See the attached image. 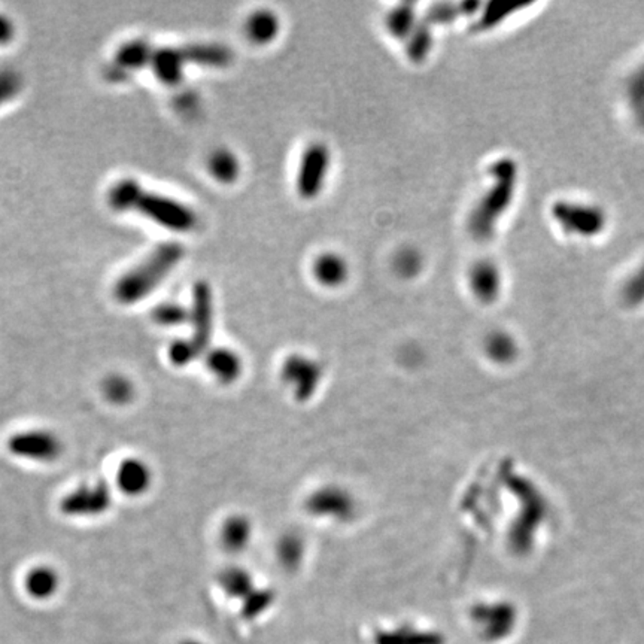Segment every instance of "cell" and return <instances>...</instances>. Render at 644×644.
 <instances>
[{
  "label": "cell",
  "instance_id": "6da1fadb",
  "mask_svg": "<svg viewBox=\"0 0 644 644\" xmlns=\"http://www.w3.org/2000/svg\"><path fill=\"white\" fill-rule=\"evenodd\" d=\"M108 201L113 210H134L166 230L189 233L197 226V214L190 206L173 197L152 193L138 181H118L109 191Z\"/></svg>",
  "mask_w": 644,
  "mask_h": 644
},
{
  "label": "cell",
  "instance_id": "7a4b0ae2",
  "mask_svg": "<svg viewBox=\"0 0 644 644\" xmlns=\"http://www.w3.org/2000/svg\"><path fill=\"white\" fill-rule=\"evenodd\" d=\"M491 184L479 199L469 218L473 238L488 242L494 238L498 222L511 210L518 189V164L509 157L495 160L490 166Z\"/></svg>",
  "mask_w": 644,
  "mask_h": 644
},
{
  "label": "cell",
  "instance_id": "3957f363",
  "mask_svg": "<svg viewBox=\"0 0 644 644\" xmlns=\"http://www.w3.org/2000/svg\"><path fill=\"white\" fill-rule=\"evenodd\" d=\"M180 243H164L151 252L142 263L122 275L113 287V298L122 306L138 305L154 293L184 259Z\"/></svg>",
  "mask_w": 644,
  "mask_h": 644
},
{
  "label": "cell",
  "instance_id": "277c9868",
  "mask_svg": "<svg viewBox=\"0 0 644 644\" xmlns=\"http://www.w3.org/2000/svg\"><path fill=\"white\" fill-rule=\"evenodd\" d=\"M11 455L36 464H53L63 456L64 442L57 431L45 427L17 431L6 442Z\"/></svg>",
  "mask_w": 644,
  "mask_h": 644
},
{
  "label": "cell",
  "instance_id": "5b68a950",
  "mask_svg": "<svg viewBox=\"0 0 644 644\" xmlns=\"http://www.w3.org/2000/svg\"><path fill=\"white\" fill-rule=\"evenodd\" d=\"M551 214L561 230L573 238H599L606 230V212L594 203L560 200L552 206Z\"/></svg>",
  "mask_w": 644,
  "mask_h": 644
},
{
  "label": "cell",
  "instance_id": "8992f818",
  "mask_svg": "<svg viewBox=\"0 0 644 644\" xmlns=\"http://www.w3.org/2000/svg\"><path fill=\"white\" fill-rule=\"evenodd\" d=\"M113 504L111 486L103 481L83 482L60 500L62 515L73 519H96L106 515Z\"/></svg>",
  "mask_w": 644,
  "mask_h": 644
},
{
  "label": "cell",
  "instance_id": "52a82bcc",
  "mask_svg": "<svg viewBox=\"0 0 644 644\" xmlns=\"http://www.w3.org/2000/svg\"><path fill=\"white\" fill-rule=\"evenodd\" d=\"M330 148L324 142H312L306 147L298 163L296 189L305 200H314L326 187L330 173Z\"/></svg>",
  "mask_w": 644,
  "mask_h": 644
},
{
  "label": "cell",
  "instance_id": "ba28073f",
  "mask_svg": "<svg viewBox=\"0 0 644 644\" xmlns=\"http://www.w3.org/2000/svg\"><path fill=\"white\" fill-rule=\"evenodd\" d=\"M324 370L318 361L305 354L287 356L280 366V379L288 386L296 400L305 402L321 385Z\"/></svg>",
  "mask_w": 644,
  "mask_h": 644
},
{
  "label": "cell",
  "instance_id": "9c48e42d",
  "mask_svg": "<svg viewBox=\"0 0 644 644\" xmlns=\"http://www.w3.org/2000/svg\"><path fill=\"white\" fill-rule=\"evenodd\" d=\"M306 511L315 518L347 522L356 515V498L342 486H322L306 500Z\"/></svg>",
  "mask_w": 644,
  "mask_h": 644
},
{
  "label": "cell",
  "instance_id": "30bf717a",
  "mask_svg": "<svg viewBox=\"0 0 644 644\" xmlns=\"http://www.w3.org/2000/svg\"><path fill=\"white\" fill-rule=\"evenodd\" d=\"M189 324L193 327V335L189 340L196 347L199 356H203L210 347L214 331V298L210 287L206 282H197L194 287Z\"/></svg>",
  "mask_w": 644,
  "mask_h": 644
},
{
  "label": "cell",
  "instance_id": "8fae6325",
  "mask_svg": "<svg viewBox=\"0 0 644 644\" xmlns=\"http://www.w3.org/2000/svg\"><path fill=\"white\" fill-rule=\"evenodd\" d=\"M154 485V470L139 456H127L115 470V486L122 495L139 498L147 495Z\"/></svg>",
  "mask_w": 644,
  "mask_h": 644
},
{
  "label": "cell",
  "instance_id": "7c38bea8",
  "mask_svg": "<svg viewBox=\"0 0 644 644\" xmlns=\"http://www.w3.org/2000/svg\"><path fill=\"white\" fill-rule=\"evenodd\" d=\"M205 365L220 385H233L243 375L242 356L229 346L210 347L205 354Z\"/></svg>",
  "mask_w": 644,
  "mask_h": 644
},
{
  "label": "cell",
  "instance_id": "4fadbf2b",
  "mask_svg": "<svg viewBox=\"0 0 644 644\" xmlns=\"http://www.w3.org/2000/svg\"><path fill=\"white\" fill-rule=\"evenodd\" d=\"M469 285L473 296L483 305L494 303L502 293L503 278L497 264L490 259L477 261L469 273Z\"/></svg>",
  "mask_w": 644,
  "mask_h": 644
},
{
  "label": "cell",
  "instance_id": "5bb4252c",
  "mask_svg": "<svg viewBox=\"0 0 644 644\" xmlns=\"http://www.w3.org/2000/svg\"><path fill=\"white\" fill-rule=\"evenodd\" d=\"M254 537V525L248 516L230 515L222 521L220 528V543L227 553L239 555L249 548Z\"/></svg>",
  "mask_w": 644,
  "mask_h": 644
},
{
  "label": "cell",
  "instance_id": "9a60e30c",
  "mask_svg": "<svg viewBox=\"0 0 644 644\" xmlns=\"http://www.w3.org/2000/svg\"><path fill=\"white\" fill-rule=\"evenodd\" d=\"M60 583L62 579L59 571L50 564L34 565L32 569L27 570L23 581L25 594L36 601L53 599L59 592Z\"/></svg>",
  "mask_w": 644,
  "mask_h": 644
},
{
  "label": "cell",
  "instance_id": "2e32d148",
  "mask_svg": "<svg viewBox=\"0 0 644 644\" xmlns=\"http://www.w3.org/2000/svg\"><path fill=\"white\" fill-rule=\"evenodd\" d=\"M312 273L319 285L326 288H337L349 277V266L344 257L336 252H324L314 259Z\"/></svg>",
  "mask_w": 644,
  "mask_h": 644
},
{
  "label": "cell",
  "instance_id": "e0dca14e",
  "mask_svg": "<svg viewBox=\"0 0 644 644\" xmlns=\"http://www.w3.org/2000/svg\"><path fill=\"white\" fill-rule=\"evenodd\" d=\"M151 64L154 75L164 85H176L181 83L187 66L181 48H163V50L154 51Z\"/></svg>",
  "mask_w": 644,
  "mask_h": 644
},
{
  "label": "cell",
  "instance_id": "ac0fdd59",
  "mask_svg": "<svg viewBox=\"0 0 644 644\" xmlns=\"http://www.w3.org/2000/svg\"><path fill=\"white\" fill-rule=\"evenodd\" d=\"M279 32V17L268 9L254 11L245 23V34L248 39L257 45H268L273 43Z\"/></svg>",
  "mask_w": 644,
  "mask_h": 644
},
{
  "label": "cell",
  "instance_id": "d6986e66",
  "mask_svg": "<svg viewBox=\"0 0 644 644\" xmlns=\"http://www.w3.org/2000/svg\"><path fill=\"white\" fill-rule=\"evenodd\" d=\"M102 397L112 406H129L138 395V388L132 377L124 373H109L101 384Z\"/></svg>",
  "mask_w": 644,
  "mask_h": 644
},
{
  "label": "cell",
  "instance_id": "ffe728a7",
  "mask_svg": "<svg viewBox=\"0 0 644 644\" xmlns=\"http://www.w3.org/2000/svg\"><path fill=\"white\" fill-rule=\"evenodd\" d=\"M154 51L145 41H133V43L122 45L113 59V64H115L113 73L118 78H122V73H130L129 71L134 72L141 67L147 66L152 60Z\"/></svg>",
  "mask_w": 644,
  "mask_h": 644
},
{
  "label": "cell",
  "instance_id": "44dd1931",
  "mask_svg": "<svg viewBox=\"0 0 644 644\" xmlns=\"http://www.w3.org/2000/svg\"><path fill=\"white\" fill-rule=\"evenodd\" d=\"M218 586L227 597L242 601L256 590L252 574L239 565H230L221 570V573L218 574Z\"/></svg>",
  "mask_w": 644,
  "mask_h": 644
},
{
  "label": "cell",
  "instance_id": "7402d4cb",
  "mask_svg": "<svg viewBox=\"0 0 644 644\" xmlns=\"http://www.w3.org/2000/svg\"><path fill=\"white\" fill-rule=\"evenodd\" d=\"M625 102L632 122L644 130V60L628 76L625 84Z\"/></svg>",
  "mask_w": 644,
  "mask_h": 644
},
{
  "label": "cell",
  "instance_id": "603a6c76",
  "mask_svg": "<svg viewBox=\"0 0 644 644\" xmlns=\"http://www.w3.org/2000/svg\"><path fill=\"white\" fill-rule=\"evenodd\" d=\"M386 30L394 39L406 43L415 27L418 25L419 18L414 4H400L389 11L386 15Z\"/></svg>",
  "mask_w": 644,
  "mask_h": 644
},
{
  "label": "cell",
  "instance_id": "cb8c5ba5",
  "mask_svg": "<svg viewBox=\"0 0 644 644\" xmlns=\"http://www.w3.org/2000/svg\"><path fill=\"white\" fill-rule=\"evenodd\" d=\"M483 5L481 2H460V4H435L428 9L424 20L430 23L433 27L437 24L455 22L456 18L465 15H477L481 13Z\"/></svg>",
  "mask_w": 644,
  "mask_h": 644
},
{
  "label": "cell",
  "instance_id": "d4e9b609",
  "mask_svg": "<svg viewBox=\"0 0 644 644\" xmlns=\"http://www.w3.org/2000/svg\"><path fill=\"white\" fill-rule=\"evenodd\" d=\"M523 8H525V5L513 4V2H507V0H494V2L483 5L476 23H474V30L486 32V30L494 29L500 23L513 15L516 11Z\"/></svg>",
  "mask_w": 644,
  "mask_h": 644
},
{
  "label": "cell",
  "instance_id": "484cf974",
  "mask_svg": "<svg viewBox=\"0 0 644 644\" xmlns=\"http://www.w3.org/2000/svg\"><path fill=\"white\" fill-rule=\"evenodd\" d=\"M483 349L488 360L494 361L497 365H509L515 360L518 354V345L513 336L502 330L493 331L486 336Z\"/></svg>",
  "mask_w": 644,
  "mask_h": 644
},
{
  "label": "cell",
  "instance_id": "4316f807",
  "mask_svg": "<svg viewBox=\"0 0 644 644\" xmlns=\"http://www.w3.org/2000/svg\"><path fill=\"white\" fill-rule=\"evenodd\" d=\"M433 25L425 20H419L418 25L407 38L406 54L414 63H423L433 48Z\"/></svg>",
  "mask_w": 644,
  "mask_h": 644
},
{
  "label": "cell",
  "instance_id": "83f0119b",
  "mask_svg": "<svg viewBox=\"0 0 644 644\" xmlns=\"http://www.w3.org/2000/svg\"><path fill=\"white\" fill-rule=\"evenodd\" d=\"M210 175L221 184H233L240 175V163L231 151L218 150L210 155Z\"/></svg>",
  "mask_w": 644,
  "mask_h": 644
},
{
  "label": "cell",
  "instance_id": "f1b7e54d",
  "mask_svg": "<svg viewBox=\"0 0 644 644\" xmlns=\"http://www.w3.org/2000/svg\"><path fill=\"white\" fill-rule=\"evenodd\" d=\"M423 256L415 248H405L402 251L397 252V256L394 257V270L397 275L406 278V279L418 277L423 270Z\"/></svg>",
  "mask_w": 644,
  "mask_h": 644
},
{
  "label": "cell",
  "instance_id": "f546056e",
  "mask_svg": "<svg viewBox=\"0 0 644 644\" xmlns=\"http://www.w3.org/2000/svg\"><path fill=\"white\" fill-rule=\"evenodd\" d=\"M622 298L629 306L644 303V261L634 268L622 285Z\"/></svg>",
  "mask_w": 644,
  "mask_h": 644
},
{
  "label": "cell",
  "instance_id": "4dcf8cb0",
  "mask_svg": "<svg viewBox=\"0 0 644 644\" xmlns=\"http://www.w3.org/2000/svg\"><path fill=\"white\" fill-rule=\"evenodd\" d=\"M155 324L163 327L184 326L190 322V310L175 303H164L159 306L152 314Z\"/></svg>",
  "mask_w": 644,
  "mask_h": 644
},
{
  "label": "cell",
  "instance_id": "1f68e13d",
  "mask_svg": "<svg viewBox=\"0 0 644 644\" xmlns=\"http://www.w3.org/2000/svg\"><path fill=\"white\" fill-rule=\"evenodd\" d=\"M169 361L175 367H187L199 360L200 356L189 339H176L171 344L168 351Z\"/></svg>",
  "mask_w": 644,
  "mask_h": 644
},
{
  "label": "cell",
  "instance_id": "d6a6232c",
  "mask_svg": "<svg viewBox=\"0 0 644 644\" xmlns=\"http://www.w3.org/2000/svg\"><path fill=\"white\" fill-rule=\"evenodd\" d=\"M22 76L13 69H0V106L13 101L22 90Z\"/></svg>",
  "mask_w": 644,
  "mask_h": 644
},
{
  "label": "cell",
  "instance_id": "836d02e7",
  "mask_svg": "<svg viewBox=\"0 0 644 644\" xmlns=\"http://www.w3.org/2000/svg\"><path fill=\"white\" fill-rule=\"evenodd\" d=\"M272 602V594L266 590H254L243 600V615L256 618L261 615Z\"/></svg>",
  "mask_w": 644,
  "mask_h": 644
},
{
  "label": "cell",
  "instance_id": "e575fe53",
  "mask_svg": "<svg viewBox=\"0 0 644 644\" xmlns=\"http://www.w3.org/2000/svg\"><path fill=\"white\" fill-rule=\"evenodd\" d=\"M301 549L303 548H301L296 537H284L278 544V555H279V560L284 564H296L298 558H300Z\"/></svg>",
  "mask_w": 644,
  "mask_h": 644
},
{
  "label": "cell",
  "instance_id": "d590c367",
  "mask_svg": "<svg viewBox=\"0 0 644 644\" xmlns=\"http://www.w3.org/2000/svg\"><path fill=\"white\" fill-rule=\"evenodd\" d=\"M14 27L8 18L0 15V44H6L13 39Z\"/></svg>",
  "mask_w": 644,
  "mask_h": 644
},
{
  "label": "cell",
  "instance_id": "8d00e7d4",
  "mask_svg": "<svg viewBox=\"0 0 644 644\" xmlns=\"http://www.w3.org/2000/svg\"><path fill=\"white\" fill-rule=\"evenodd\" d=\"M180 644H203V643H200V641H197V640H185Z\"/></svg>",
  "mask_w": 644,
  "mask_h": 644
}]
</instances>
